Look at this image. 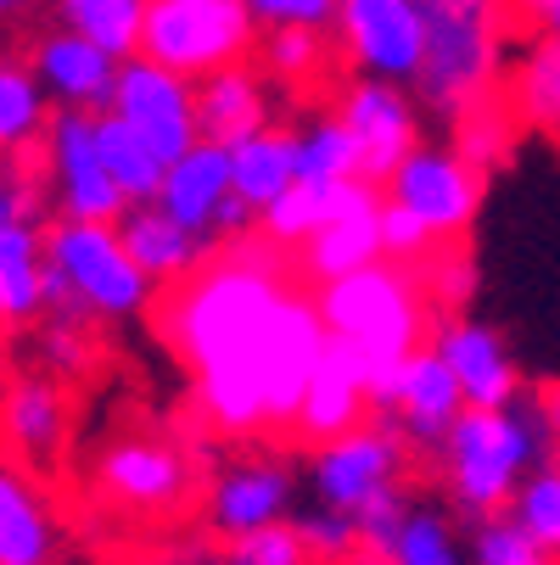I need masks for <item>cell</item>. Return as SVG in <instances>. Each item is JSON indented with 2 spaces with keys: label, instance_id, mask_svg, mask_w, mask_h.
Returning a JSON list of instances; mask_svg holds the SVG:
<instances>
[{
  "label": "cell",
  "instance_id": "1",
  "mask_svg": "<svg viewBox=\"0 0 560 565\" xmlns=\"http://www.w3.org/2000/svg\"><path fill=\"white\" fill-rule=\"evenodd\" d=\"M157 337L191 375V403L219 437L292 431L303 386L326 359V319L281 247L219 241L213 258L157 302Z\"/></svg>",
  "mask_w": 560,
  "mask_h": 565
},
{
  "label": "cell",
  "instance_id": "2",
  "mask_svg": "<svg viewBox=\"0 0 560 565\" xmlns=\"http://www.w3.org/2000/svg\"><path fill=\"white\" fill-rule=\"evenodd\" d=\"M314 308L326 319V337L353 348L364 359V381H370V409L387 415L398 397V375L404 359L426 348L437 308L421 286V275L410 264H370L359 275H342L331 286L314 291Z\"/></svg>",
  "mask_w": 560,
  "mask_h": 565
},
{
  "label": "cell",
  "instance_id": "3",
  "mask_svg": "<svg viewBox=\"0 0 560 565\" xmlns=\"http://www.w3.org/2000/svg\"><path fill=\"white\" fill-rule=\"evenodd\" d=\"M549 454H560V448L543 431L538 409H527V403H510V409H465L437 448V470H443L448 504L471 521H488V515L510 510L516 488Z\"/></svg>",
  "mask_w": 560,
  "mask_h": 565
},
{
  "label": "cell",
  "instance_id": "4",
  "mask_svg": "<svg viewBox=\"0 0 560 565\" xmlns=\"http://www.w3.org/2000/svg\"><path fill=\"white\" fill-rule=\"evenodd\" d=\"M157 302V286L129 258L118 224L56 218L45 230V319H135Z\"/></svg>",
  "mask_w": 560,
  "mask_h": 565
},
{
  "label": "cell",
  "instance_id": "5",
  "mask_svg": "<svg viewBox=\"0 0 560 565\" xmlns=\"http://www.w3.org/2000/svg\"><path fill=\"white\" fill-rule=\"evenodd\" d=\"M426 67L415 78L421 102L437 118H459L476 102L505 90V0H421Z\"/></svg>",
  "mask_w": 560,
  "mask_h": 565
},
{
  "label": "cell",
  "instance_id": "6",
  "mask_svg": "<svg viewBox=\"0 0 560 565\" xmlns=\"http://www.w3.org/2000/svg\"><path fill=\"white\" fill-rule=\"evenodd\" d=\"M91 499L107 521L118 515L135 526H163L202 504V465L180 437L163 431L113 437L91 465Z\"/></svg>",
  "mask_w": 560,
  "mask_h": 565
},
{
  "label": "cell",
  "instance_id": "7",
  "mask_svg": "<svg viewBox=\"0 0 560 565\" xmlns=\"http://www.w3.org/2000/svg\"><path fill=\"white\" fill-rule=\"evenodd\" d=\"M258 23L247 0H146L140 56L180 78H208L219 67L253 62Z\"/></svg>",
  "mask_w": 560,
  "mask_h": 565
},
{
  "label": "cell",
  "instance_id": "8",
  "mask_svg": "<svg viewBox=\"0 0 560 565\" xmlns=\"http://www.w3.org/2000/svg\"><path fill=\"white\" fill-rule=\"evenodd\" d=\"M410 465H415V448L404 443L392 420L370 415L364 426L331 437L314 448V493L319 504H331L342 515H359L364 504L387 499V493H404L410 481Z\"/></svg>",
  "mask_w": 560,
  "mask_h": 565
},
{
  "label": "cell",
  "instance_id": "9",
  "mask_svg": "<svg viewBox=\"0 0 560 565\" xmlns=\"http://www.w3.org/2000/svg\"><path fill=\"white\" fill-rule=\"evenodd\" d=\"M40 180H45V202L56 207V218L118 224L129 213L118 180L102 163L96 113H56L51 118V135L40 146Z\"/></svg>",
  "mask_w": 560,
  "mask_h": 565
},
{
  "label": "cell",
  "instance_id": "10",
  "mask_svg": "<svg viewBox=\"0 0 560 565\" xmlns=\"http://www.w3.org/2000/svg\"><path fill=\"white\" fill-rule=\"evenodd\" d=\"M337 51L359 67V78L415 85L426 67V18L421 0H337Z\"/></svg>",
  "mask_w": 560,
  "mask_h": 565
},
{
  "label": "cell",
  "instance_id": "11",
  "mask_svg": "<svg viewBox=\"0 0 560 565\" xmlns=\"http://www.w3.org/2000/svg\"><path fill=\"white\" fill-rule=\"evenodd\" d=\"M292 499H297V476L281 454H235L208 476L197 510H202V526L213 537L242 543L253 532L286 526Z\"/></svg>",
  "mask_w": 560,
  "mask_h": 565
},
{
  "label": "cell",
  "instance_id": "12",
  "mask_svg": "<svg viewBox=\"0 0 560 565\" xmlns=\"http://www.w3.org/2000/svg\"><path fill=\"white\" fill-rule=\"evenodd\" d=\"M381 196L392 207L415 213L443 247L471 230L476 207H483V169H471L454 146H415L381 185Z\"/></svg>",
  "mask_w": 560,
  "mask_h": 565
},
{
  "label": "cell",
  "instance_id": "13",
  "mask_svg": "<svg viewBox=\"0 0 560 565\" xmlns=\"http://www.w3.org/2000/svg\"><path fill=\"white\" fill-rule=\"evenodd\" d=\"M331 113L359 151V180H370V185H387V174L421 146V102L410 96V85L348 78Z\"/></svg>",
  "mask_w": 560,
  "mask_h": 565
},
{
  "label": "cell",
  "instance_id": "14",
  "mask_svg": "<svg viewBox=\"0 0 560 565\" xmlns=\"http://www.w3.org/2000/svg\"><path fill=\"white\" fill-rule=\"evenodd\" d=\"M73 443V397L67 381L45 370H23L0 381V454L51 476Z\"/></svg>",
  "mask_w": 560,
  "mask_h": 565
},
{
  "label": "cell",
  "instance_id": "15",
  "mask_svg": "<svg viewBox=\"0 0 560 565\" xmlns=\"http://www.w3.org/2000/svg\"><path fill=\"white\" fill-rule=\"evenodd\" d=\"M135 135H146L157 146L163 163H175L180 151H191L202 135H197V85L169 67H157L146 56H129L118 67V90H113V107Z\"/></svg>",
  "mask_w": 560,
  "mask_h": 565
},
{
  "label": "cell",
  "instance_id": "16",
  "mask_svg": "<svg viewBox=\"0 0 560 565\" xmlns=\"http://www.w3.org/2000/svg\"><path fill=\"white\" fill-rule=\"evenodd\" d=\"M426 348L448 364V375L459 381L471 409H510V403H521L516 359L505 353L499 331H488L483 319H471V313H437Z\"/></svg>",
  "mask_w": 560,
  "mask_h": 565
},
{
  "label": "cell",
  "instance_id": "17",
  "mask_svg": "<svg viewBox=\"0 0 560 565\" xmlns=\"http://www.w3.org/2000/svg\"><path fill=\"white\" fill-rule=\"evenodd\" d=\"M29 67L40 78V90L51 96L56 113H107L113 107V90H118V56L78 40L67 29H51L34 40L29 51Z\"/></svg>",
  "mask_w": 560,
  "mask_h": 565
},
{
  "label": "cell",
  "instance_id": "18",
  "mask_svg": "<svg viewBox=\"0 0 560 565\" xmlns=\"http://www.w3.org/2000/svg\"><path fill=\"white\" fill-rule=\"evenodd\" d=\"M62 510L45 476L0 454V565H56Z\"/></svg>",
  "mask_w": 560,
  "mask_h": 565
},
{
  "label": "cell",
  "instance_id": "19",
  "mask_svg": "<svg viewBox=\"0 0 560 565\" xmlns=\"http://www.w3.org/2000/svg\"><path fill=\"white\" fill-rule=\"evenodd\" d=\"M376 409H370V381H364V359L342 342H326V359L314 364L308 386H303V403H297V420H292V437L303 443H331L353 426H364Z\"/></svg>",
  "mask_w": 560,
  "mask_h": 565
},
{
  "label": "cell",
  "instance_id": "20",
  "mask_svg": "<svg viewBox=\"0 0 560 565\" xmlns=\"http://www.w3.org/2000/svg\"><path fill=\"white\" fill-rule=\"evenodd\" d=\"M471 409L465 403V392H459V381L448 375V364L432 353V348H421V353H410L404 359V375H398V397H392V426L404 431V443L415 448V454H437L443 448V437L454 431V420Z\"/></svg>",
  "mask_w": 560,
  "mask_h": 565
},
{
  "label": "cell",
  "instance_id": "21",
  "mask_svg": "<svg viewBox=\"0 0 560 565\" xmlns=\"http://www.w3.org/2000/svg\"><path fill=\"white\" fill-rule=\"evenodd\" d=\"M275 124V96L270 78L253 62L219 67L208 78H197V135L213 146H242L247 135Z\"/></svg>",
  "mask_w": 560,
  "mask_h": 565
},
{
  "label": "cell",
  "instance_id": "22",
  "mask_svg": "<svg viewBox=\"0 0 560 565\" xmlns=\"http://www.w3.org/2000/svg\"><path fill=\"white\" fill-rule=\"evenodd\" d=\"M381 185L364 191L348 213H337L326 230H314L303 247H297V275L314 280V286H331L342 275H359L370 264H381Z\"/></svg>",
  "mask_w": 560,
  "mask_h": 565
},
{
  "label": "cell",
  "instance_id": "23",
  "mask_svg": "<svg viewBox=\"0 0 560 565\" xmlns=\"http://www.w3.org/2000/svg\"><path fill=\"white\" fill-rule=\"evenodd\" d=\"M235 196L230 185V146H213V140H197L191 151H180L163 185H157V207L169 218H180L186 230L219 241V213L224 202Z\"/></svg>",
  "mask_w": 560,
  "mask_h": 565
},
{
  "label": "cell",
  "instance_id": "24",
  "mask_svg": "<svg viewBox=\"0 0 560 565\" xmlns=\"http://www.w3.org/2000/svg\"><path fill=\"white\" fill-rule=\"evenodd\" d=\"M118 235H124L129 258L146 269V280H151V286H180V280H186V275H197V269L213 258V247H219V241H208V235L186 230L180 218H169L157 202L129 207V213L118 218Z\"/></svg>",
  "mask_w": 560,
  "mask_h": 565
},
{
  "label": "cell",
  "instance_id": "25",
  "mask_svg": "<svg viewBox=\"0 0 560 565\" xmlns=\"http://www.w3.org/2000/svg\"><path fill=\"white\" fill-rule=\"evenodd\" d=\"M364 191H376L370 180H297L275 207H264L258 213V235L270 241V247H281V253H297L303 241L314 235V230H326L337 213H348Z\"/></svg>",
  "mask_w": 560,
  "mask_h": 565
},
{
  "label": "cell",
  "instance_id": "26",
  "mask_svg": "<svg viewBox=\"0 0 560 565\" xmlns=\"http://www.w3.org/2000/svg\"><path fill=\"white\" fill-rule=\"evenodd\" d=\"M51 118H56V107L40 90L29 56L0 51V157H40Z\"/></svg>",
  "mask_w": 560,
  "mask_h": 565
},
{
  "label": "cell",
  "instance_id": "27",
  "mask_svg": "<svg viewBox=\"0 0 560 565\" xmlns=\"http://www.w3.org/2000/svg\"><path fill=\"white\" fill-rule=\"evenodd\" d=\"M230 185L253 213L275 207L292 185H297V151H292V129H258L242 146H230Z\"/></svg>",
  "mask_w": 560,
  "mask_h": 565
},
{
  "label": "cell",
  "instance_id": "28",
  "mask_svg": "<svg viewBox=\"0 0 560 565\" xmlns=\"http://www.w3.org/2000/svg\"><path fill=\"white\" fill-rule=\"evenodd\" d=\"M0 297H7L12 326L45 319V230H40V218L0 230Z\"/></svg>",
  "mask_w": 560,
  "mask_h": 565
},
{
  "label": "cell",
  "instance_id": "29",
  "mask_svg": "<svg viewBox=\"0 0 560 565\" xmlns=\"http://www.w3.org/2000/svg\"><path fill=\"white\" fill-rule=\"evenodd\" d=\"M96 140H102V163L118 180L124 202L129 207L157 202V185H163V174H169V163L157 157V146L146 135H135L118 113H96Z\"/></svg>",
  "mask_w": 560,
  "mask_h": 565
},
{
  "label": "cell",
  "instance_id": "30",
  "mask_svg": "<svg viewBox=\"0 0 560 565\" xmlns=\"http://www.w3.org/2000/svg\"><path fill=\"white\" fill-rule=\"evenodd\" d=\"M505 102L521 124L560 135V40H532L505 78Z\"/></svg>",
  "mask_w": 560,
  "mask_h": 565
},
{
  "label": "cell",
  "instance_id": "31",
  "mask_svg": "<svg viewBox=\"0 0 560 565\" xmlns=\"http://www.w3.org/2000/svg\"><path fill=\"white\" fill-rule=\"evenodd\" d=\"M56 29L113 51L118 62H129V56H140L146 0H56Z\"/></svg>",
  "mask_w": 560,
  "mask_h": 565
},
{
  "label": "cell",
  "instance_id": "32",
  "mask_svg": "<svg viewBox=\"0 0 560 565\" xmlns=\"http://www.w3.org/2000/svg\"><path fill=\"white\" fill-rule=\"evenodd\" d=\"M331 51H337L331 34L270 29V34H258V73L270 78V85H281L286 96H303V90H314L319 78H326Z\"/></svg>",
  "mask_w": 560,
  "mask_h": 565
},
{
  "label": "cell",
  "instance_id": "33",
  "mask_svg": "<svg viewBox=\"0 0 560 565\" xmlns=\"http://www.w3.org/2000/svg\"><path fill=\"white\" fill-rule=\"evenodd\" d=\"M376 559H387V565H465V543L437 504H410V515L398 521L392 543Z\"/></svg>",
  "mask_w": 560,
  "mask_h": 565
},
{
  "label": "cell",
  "instance_id": "34",
  "mask_svg": "<svg viewBox=\"0 0 560 565\" xmlns=\"http://www.w3.org/2000/svg\"><path fill=\"white\" fill-rule=\"evenodd\" d=\"M505 515L532 537V548H538V554L560 559V454H549V459L521 481Z\"/></svg>",
  "mask_w": 560,
  "mask_h": 565
},
{
  "label": "cell",
  "instance_id": "35",
  "mask_svg": "<svg viewBox=\"0 0 560 565\" xmlns=\"http://www.w3.org/2000/svg\"><path fill=\"white\" fill-rule=\"evenodd\" d=\"M516 113H510V102H505V90L499 96H488V102H476L471 113H459L454 118V151L465 157L471 169H499L505 157H510V140H516Z\"/></svg>",
  "mask_w": 560,
  "mask_h": 565
},
{
  "label": "cell",
  "instance_id": "36",
  "mask_svg": "<svg viewBox=\"0 0 560 565\" xmlns=\"http://www.w3.org/2000/svg\"><path fill=\"white\" fill-rule=\"evenodd\" d=\"M292 151H297V180H359V151L348 140V129L331 118H314L303 129H292Z\"/></svg>",
  "mask_w": 560,
  "mask_h": 565
},
{
  "label": "cell",
  "instance_id": "37",
  "mask_svg": "<svg viewBox=\"0 0 560 565\" xmlns=\"http://www.w3.org/2000/svg\"><path fill=\"white\" fill-rule=\"evenodd\" d=\"M102 359V342L91 337V319H45L40 331V370L56 381H85Z\"/></svg>",
  "mask_w": 560,
  "mask_h": 565
},
{
  "label": "cell",
  "instance_id": "38",
  "mask_svg": "<svg viewBox=\"0 0 560 565\" xmlns=\"http://www.w3.org/2000/svg\"><path fill=\"white\" fill-rule=\"evenodd\" d=\"M45 202V180H40V157H0V230L12 224H34Z\"/></svg>",
  "mask_w": 560,
  "mask_h": 565
},
{
  "label": "cell",
  "instance_id": "39",
  "mask_svg": "<svg viewBox=\"0 0 560 565\" xmlns=\"http://www.w3.org/2000/svg\"><path fill=\"white\" fill-rule=\"evenodd\" d=\"M297 537L308 543V554H314L319 565H348V559L364 554V548H359V526H353V515H342V510H331V504L308 510V515L297 521Z\"/></svg>",
  "mask_w": 560,
  "mask_h": 565
},
{
  "label": "cell",
  "instance_id": "40",
  "mask_svg": "<svg viewBox=\"0 0 560 565\" xmlns=\"http://www.w3.org/2000/svg\"><path fill=\"white\" fill-rule=\"evenodd\" d=\"M532 559H543V554L532 548V537L510 515L476 521V532H471V565H532Z\"/></svg>",
  "mask_w": 560,
  "mask_h": 565
},
{
  "label": "cell",
  "instance_id": "41",
  "mask_svg": "<svg viewBox=\"0 0 560 565\" xmlns=\"http://www.w3.org/2000/svg\"><path fill=\"white\" fill-rule=\"evenodd\" d=\"M224 565H319V559L308 554L297 526H270L242 543H224Z\"/></svg>",
  "mask_w": 560,
  "mask_h": 565
},
{
  "label": "cell",
  "instance_id": "42",
  "mask_svg": "<svg viewBox=\"0 0 560 565\" xmlns=\"http://www.w3.org/2000/svg\"><path fill=\"white\" fill-rule=\"evenodd\" d=\"M437 247H443V241H437L415 213L392 207V202L381 207V258H387V264H410V269H415V264H426Z\"/></svg>",
  "mask_w": 560,
  "mask_h": 565
},
{
  "label": "cell",
  "instance_id": "43",
  "mask_svg": "<svg viewBox=\"0 0 560 565\" xmlns=\"http://www.w3.org/2000/svg\"><path fill=\"white\" fill-rule=\"evenodd\" d=\"M247 12H253L258 34H270V29L331 34L337 29V0H247Z\"/></svg>",
  "mask_w": 560,
  "mask_h": 565
},
{
  "label": "cell",
  "instance_id": "44",
  "mask_svg": "<svg viewBox=\"0 0 560 565\" xmlns=\"http://www.w3.org/2000/svg\"><path fill=\"white\" fill-rule=\"evenodd\" d=\"M415 275H421V286H426V297H432V308H459L465 297H471V258L459 253V247H437L426 264H415Z\"/></svg>",
  "mask_w": 560,
  "mask_h": 565
},
{
  "label": "cell",
  "instance_id": "45",
  "mask_svg": "<svg viewBox=\"0 0 560 565\" xmlns=\"http://www.w3.org/2000/svg\"><path fill=\"white\" fill-rule=\"evenodd\" d=\"M532 409H538L543 431H549V437H554V448H560V381H549V386L538 392V403H532Z\"/></svg>",
  "mask_w": 560,
  "mask_h": 565
},
{
  "label": "cell",
  "instance_id": "46",
  "mask_svg": "<svg viewBox=\"0 0 560 565\" xmlns=\"http://www.w3.org/2000/svg\"><path fill=\"white\" fill-rule=\"evenodd\" d=\"M543 40H560V0H543V12H538V23H532Z\"/></svg>",
  "mask_w": 560,
  "mask_h": 565
},
{
  "label": "cell",
  "instance_id": "47",
  "mask_svg": "<svg viewBox=\"0 0 560 565\" xmlns=\"http://www.w3.org/2000/svg\"><path fill=\"white\" fill-rule=\"evenodd\" d=\"M505 12H510V18L521 12L527 23H538V12H543V0H505Z\"/></svg>",
  "mask_w": 560,
  "mask_h": 565
},
{
  "label": "cell",
  "instance_id": "48",
  "mask_svg": "<svg viewBox=\"0 0 560 565\" xmlns=\"http://www.w3.org/2000/svg\"><path fill=\"white\" fill-rule=\"evenodd\" d=\"M12 331V319H7V297H0V337H7Z\"/></svg>",
  "mask_w": 560,
  "mask_h": 565
},
{
  "label": "cell",
  "instance_id": "49",
  "mask_svg": "<svg viewBox=\"0 0 560 565\" xmlns=\"http://www.w3.org/2000/svg\"><path fill=\"white\" fill-rule=\"evenodd\" d=\"M18 7H23V0H0V18H12Z\"/></svg>",
  "mask_w": 560,
  "mask_h": 565
},
{
  "label": "cell",
  "instance_id": "50",
  "mask_svg": "<svg viewBox=\"0 0 560 565\" xmlns=\"http://www.w3.org/2000/svg\"><path fill=\"white\" fill-rule=\"evenodd\" d=\"M348 565H387V559H376V554H359V559H348Z\"/></svg>",
  "mask_w": 560,
  "mask_h": 565
},
{
  "label": "cell",
  "instance_id": "51",
  "mask_svg": "<svg viewBox=\"0 0 560 565\" xmlns=\"http://www.w3.org/2000/svg\"><path fill=\"white\" fill-rule=\"evenodd\" d=\"M532 565H560V559H549V554H543V559H532Z\"/></svg>",
  "mask_w": 560,
  "mask_h": 565
}]
</instances>
